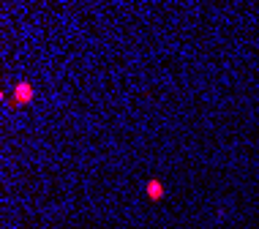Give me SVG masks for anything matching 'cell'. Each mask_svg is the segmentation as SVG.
Here are the masks:
<instances>
[{"mask_svg": "<svg viewBox=\"0 0 259 229\" xmlns=\"http://www.w3.org/2000/svg\"><path fill=\"white\" fill-rule=\"evenodd\" d=\"M145 191H148L150 199H161V197H164V186H161V180H148V183H145Z\"/></svg>", "mask_w": 259, "mask_h": 229, "instance_id": "cell-2", "label": "cell"}, {"mask_svg": "<svg viewBox=\"0 0 259 229\" xmlns=\"http://www.w3.org/2000/svg\"><path fill=\"white\" fill-rule=\"evenodd\" d=\"M30 101H33V87H30V82H19V85L14 87L11 104H14V107H22V104H30Z\"/></svg>", "mask_w": 259, "mask_h": 229, "instance_id": "cell-1", "label": "cell"}]
</instances>
